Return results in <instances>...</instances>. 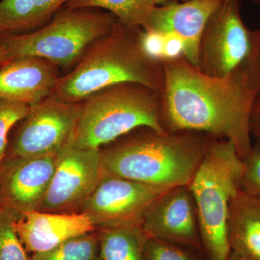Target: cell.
Wrapping results in <instances>:
<instances>
[{
  "mask_svg": "<svg viewBox=\"0 0 260 260\" xmlns=\"http://www.w3.org/2000/svg\"><path fill=\"white\" fill-rule=\"evenodd\" d=\"M162 62L164 130L200 132L229 140L244 160L252 147L249 116L256 93L243 72L225 78L208 76L184 55Z\"/></svg>",
  "mask_w": 260,
  "mask_h": 260,
  "instance_id": "obj_1",
  "label": "cell"
},
{
  "mask_svg": "<svg viewBox=\"0 0 260 260\" xmlns=\"http://www.w3.org/2000/svg\"><path fill=\"white\" fill-rule=\"evenodd\" d=\"M213 137L138 128L102 150L104 172L148 185H189Z\"/></svg>",
  "mask_w": 260,
  "mask_h": 260,
  "instance_id": "obj_2",
  "label": "cell"
},
{
  "mask_svg": "<svg viewBox=\"0 0 260 260\" xmlns=\"http://www.w3.org/2000/svg\"><path fill=\"white\" fill-rule=\"evenodd\" d=\"M144 29L117 20L112 30L86 49L74 68L60 76L51 95L79 104L102 89L138 83L161 92L162 60L149 55L143 45Z\"/></svg>",
  "mask_w": 260,
  "mask_h": 260,
  "instance_id": "obj_3",
  "label": "cell"
},
{
  "mask_svg": "<svg viewBox=\"0 0 260 260\" xmlns=\"http://www.w3.org/2000/svg\"><path fill=\"white\" fill-rule=\"evenodd\" d=\"M242 171L233 143L213 138L189 183L208 260H228L232 254L228 223L231 203L241 191Z\"/></svg>",
  "mask_w": 260,
  "mask_h": 260,
  "instance_id": "obj_4",
  "label": "cell"
},
{
  "mask_svg": "<svg viewBox=\"0 0 260 260\" xmlns=\"http://www.w3.org/2000/svg\"><path fill=\"white\" fill-rule=\"evenodd\" d=\"M161 110V92L142 84L119 83L102 89L80 103L70 144L101 149L138 128L166 132Z\"/></svg>",
  "mask_w": 260,
  "mask_h": 260,
  "instance_id": "obj_5",
  "label": "cell"
},
{
  "mask_svg": "<svg viewBox=\"0 0 260 260\" xmlns=\"http://www.w3.org/2000/svg\"><path fill=\"white\" fill-rule=\"evenodd\" d=\"M117 20L112 13L99 8L63 6L42 28L24 34H0L3 66L35 56L59 68H69L93 42L109 34Z\"/></svg>",
  "mask_w": 260,
  "mask_h": 260,
  "instance_id": "obj_6",
  "label": "cell"
},
{
  "mask_svg": "<svg viewBox=\"0 0 260 260\" xmlns=\"http://www.w3.org/2000/svg\"><path fill=\"white\" fill-rule=\"evenodd\" d=\"M256 43V31L243 21L240 0H223L205 25L199 46L198 69L225 78L242 71Z\"/></svg>",
  "mask_w": 260,
  "mask_h": 260,
  "instance_id": "obj_7",
  "label": "cell"
},
{
  "mask_svg": "<svg viewBox=\"0 0 260 260\" xmlns=\"http://www.w3.org/2000/svg\"><path fill=\"white\" fill-rule=\"evenodd\" d=\"M80 112V103L65 102L53 95L30 106L6 155L26 158L59 155L71 142Z\"/></svg>",
  "mask_w": 260,
  "mask_h": 260,
  "instance_id": "obj_8",
  "label": "cell"
},
{
  "mask_svg": "<svg viewBox=\"0 0 260 260\" xmlns=\"http://www.w3.org/2000/svg\"><path fill=\"white\" fill-rule=\"evenodd\" d=\"M168 189L104 172L80 213L90 217L96 231L141 225L149 207Z\"/></svg>",
  "mask_w": 260,
  "mask_h": 260,
  "instance_id": "obj_9",
  "label": "cell"
},
{
  "mask_svg": "<svg viewBox=\"0 0 260 260\" xmlns=\"http://www.w3.org/2000/svg\"><path fill=\"white\" fill-rule=\"evenodd\" d=\"M104 172L101 149L77 148L70 143L58 155L55 172L37 210L80 213Z\"/></svg>",
  "mask_w": 260,
  "mask_h": 260,
  "instance_id": "obj_10",
  "label": "cell"
},
{
  "mask_svg": "<svg viewBox=\"0 0 260 260\" xmlns=\"http://www.w3.org/2000/svg\"><path fill=\"white\" fill-rule=\"evenodd\" d=\"M147 237L203 253L198 213L189 185L164 191L149 207L141 223Z\"/></svg>",
  "mask_w": 260,
  "mask_h": 260,
  "instance_id": "obj_11",
  "label": "cell"
},
{
  "mask_svg": "<svg viewBox=\"0 0 260 260\" xmlns=\"http://www.w3.org/2000/svg\"><path fill=\"white\" fill-rule=\"evenodd\" d=\"M57 157L6 155L0 162V206L20 215L37 210L55 172Z\"/></svg>",
  "mask_w": 260,
  "mask_h": 260,
  "instance_id": "obj_12",
  "label": "cell"
},
{
  "mask_svg": "<svg viewBox=\"0 0 260 260\" xmlns=\"http://www.w3.org/2000/svg\"><path fill=\"white\" fill-rule=\"evenodd\" d=\"M223 0H188L155 6L145 30L179 39L184 56L198 68L199 46L205 25Z\"/></svg>",
  "mask_w": 260,
  "mask_h": 260,
  "instance_id": "obj_13",
  "label": "cell"
},
{
  "mask_svg": "<svg viewBox=\"0 0 260 260\" xmlns=\"http://www.w3.org/2000/svg\"><path fill=\"white\" fill-rule=\"evenodd\" d=\"M13 225L25 250L32 253L49 250L71 238L96 231L90 217L83 213L32 210L22 215Z\"/></svg>",
  "mask_w": 260,
  "mask_h": 260,
  "instance_id": "obj_14",
  "label": "cell"
},
{
  "mask_svg": "<svg viewBox=\"0 0 260 260\" xmlns=\"http://www.w3.org/2000/svg\"><path fill=\"white\" fill-rule=\"evenodd\" d=\"M59 67L28 56L0 68V98L32 106L49 96L60 78Z\"/></svg>",
  "mask_w": 260,
  "mask_h": 260,
  "instance_id": "obj_15",
  "label": "cell"
},
{
  "mask_svg": "<svg viewBox=\"0 0 260 260\" xmlns=\"http://www.w3.org/2000/svg\"><path fill=\"white\" fill-rule=\"evenodd\" d=\"M228 234L232 252L242 260H260V200L242 191L234 198Z\"/></svg>",
  "mask_w": 260,
  "mask_h": 260,
  "instance_id": "obj_16",
  "label": "cell"
},
{
  "mask_svg": "<svg viewBox=\"0 0 260 260\" xmlns=\"http://www.w3.org/2000/svg\"><path fill=\"white\" fill-rule=\"evenodd\" d=\"M70 0H0V34H24L49 23Z\"/></svg>",
  "mask_w": 260,
  "mask_h": 260,
  "instance_id": "obj_17",
  "label": "cell"
},
{
  "mask_svg": "<svg viewBox=\"0 0 260 260\" xmlns=\"http://www.w3.org/2000/svg\"><path fill=\"white\" fill-rule=\"evenodd\" d=\"M100 260H143L146 234L140 225L98 230Z\"/></svg>",
  "mask_w": 260,
  "mask_h": 260,
  "instance_id": "obj_18",
  "label": "cell"
},
{
  "mask_svg": "<svg viewBox=\"0 0 260 260\" xmlns=\"http://www.w3.org/2000/svg\"><path fill=\"white\" fill-rule=\"evenodd\" d=\"M68 8H99L112 13L121 23L148 27L152 12L157 6L152 0H70Z\"/></svg>",
  "mask_w": 260,
  "mask_h": 260,
  "instance_id": "obj_19",
  "label": "cell"
},
{
  "mask_svg": "<svg viewBox=\"0 0 260 260\" xmlns=\"http://www.w3.org/2000/svg\"><path fill=\"white\" fill-rule=\"evenodd\" d=\"M30 260H100L99 232L77 236L49 250L34 253Z\"/></svg>",
  "mask_w": 260,
  "mask_h": 260,
  "instance_id": "obj_20",
  "label": "cell"
},
{
  "mask_svg": "<svg viewBox=\"0 0 260 260\" xmlns=\"http://www.w3.org/2000/svg\"><path fill=\"white\" fill-rule=\"evenodd\" d=\"M21 215L0 206V260H30L13 225Z\"/></svg>",
  "mask_w": 260,
  "mask_h": 260,
  "instance_id": "obj_21",
  "label": "cell"
},
{
  "mask_svg": "<svg viewBox=\"0 0 260 260\" xmlns=\"http://www.w3.org/2000/svg\"><path fill=\"white\" fill-rule=\"evenodd\" d=\"M203 253L167 242L148 237L145 242L143 260H208Z\"/></svg>",
  "mask_w": 260,
  "mask_h": 260,
  "instance_id": "obj_22",
  "label": "cell"
},
{
  "mask_svg": "<svg viewBox=\"0 0 260 260\" xmlns=\"http://www.w3.org/2000/svg\"><path fill=\"white\" fill-rule=\"evenodd\" d=\"M30 106L0 98V162L6 156L10 129L28 114Z\"/></svg>",
  "mask_w": 260,
  "mask_h": 260,
  "instance_id": "obj_23",
  "label": "cell"
},
{
  "mask_svg": "<svg viewBox=\"0 0 260 260\" xmlns=\"http://www.w3.org/2000/svg\"><path fill=\"white\" fill-rule=\"evenodd\" d=\"M243 194L260 200V141H256L243 160L240 185Z\"/></svg>",
  "mask_w": 260,
  "mask_h": 260,
  "instance_id": "obj_24",
  "label": "cell"
},
{
  "mask_svg": "<svg viewBox=\"0 0 260 260\" xmlns=\"http://www.w3.org/2000/svg\"><path fill=\"white\" fill-rule=\"evenodd\" d=\"M256 43L249 62L243 69L246 82L256 94L260 92V28L256 29Z\"/></svg>",
  "mask_w": 260,
  "mask_h": 260,
  "instance_id": "obj_25",
  "label": "cell"
},
{
  "mask_svg": "<svg viewBox=\"0 0 260 260\" xmlns=\"http://www.w3.org/2000/svg\"><path fill=\"white\" fill-rule=\"evenodd\" d=\"M166 38L160 34L144 30L143 45L145 51L153 58L162 60L164 59Z\"/></svg>",
  "mask_w": 260,
  "mask_h": 260,
  "instance_id": "obj_26",
  "label": "cell"
},
{
  "mask_svg": "<svg viewBox=\"0 0 260 260\" xmlns=\"http://www.w3.org/2000/svg\"><path fill=\"white\" fill-rule=\"evenodd\" d=\"M249 132L251 138L260 141V92L256 94L249 116Z\"/></svg>",
  "mask_w": 260,
  "mask_h": 260,
  "instance_id": "obj_27",
  "label": "cell"
},
{
  "mask_svg": "<svg viewBox=\"0 0 260 260\" xmlns=\"http://www.w3.org/2000/svg\"><path fill=\"white\" fill-rule=\"evenodd\" d=\"M152 1L154 3H155V5H164L169 4V3H170L171 2L174 1V0H152ZM181 2H186L188 1V0H180Z\"/></svg>",
  "mask_w": 260,
  "mask_h": 260,
  "instance_id": "obj_28",
  "label": "cell"
},
{
  "mask_svg": "<svg viewBox=\"0 0 260 260\" xmlns=\"http://www.w3.org/2000/svg\"><path fill=\"white\" fill-rule=\"evenodd\" d=\"M228 260H242L241 258H239V256L237 255V254H234V253L232 252L230 256H229V259Z\"/></svg>",
  "mask_w": 260,
  "mask_h": 260,
  "instance_id": "obj_29",
  "label": "cell"
},
{
  "mask_svg": "<svg viewBox=\"0 0 260 260\" xmlns=\"http://www.w3.org/2000/svg\"><path fill=\"white\" fill-rule=\"evenodd\" d=\"M3 66V55H2L1 48H0V68Z\"/></svg>",
  "mask_w": 260,
  "mask_h": 260,
  "instance_id": "obj_30",
  "label": "cell"
},
{
  "mask_svg": "<svg viewBox=\"0 0 260 260\" xmlns=\"http://www.w3.org/2000/svg\"><path fill=\"white\" fill-rule=\"evenodd\" d=\"M253 3H255V4L259 5L260 6V0H251Z\"/></svg>",
  "mask_w": 260,
  "mask_h": 260,
  "instance_id": "obj_31",
  "label": "cell"
}]
</instances>
